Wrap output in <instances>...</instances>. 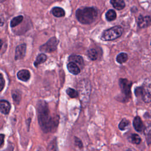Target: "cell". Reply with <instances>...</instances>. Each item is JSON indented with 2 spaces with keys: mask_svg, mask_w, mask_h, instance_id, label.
Segmentation results:
<instances>
[{
  "mask_svg": "<svg viewBox=\"0 0 151 151\" xmlns=\"http://www.w3.org/2000/svg\"><path fill=\"white\" fill-rule=\"evenodd\" d=\"M98 15L97 11L93 7H84L78 9L76 12L77 20L83 24L92 23Z\"/></svg>",
  "mask_w": 151,
  "mask_h": 151,
  "instance_id": "cell-2",
  "label": "cell"
},
{
  "mask_svg": "<svg viewBox=\"0 0 151 151\" xmlns=\"http://www.w3.org/2000/svg\"><path fill=\"white\" fill-rule=\"evenodd\" d=\"M26 48L27 45L25 44H21L16 47L15 54V59L16 60L22 59L25 57L26 53Z\"/></svg>",
  "mask_w": 151,
  "mask_h": 151,
  "instance_id": "cell-7",
  "label": "cell"
},
{
  "mask_svg": "<svg viewBox=\"0 0 151 151\" xmlns=\"http://www.w3.org/2000/svg\"><path fill=\"white\" fill-rule=\"evenodd\" d=\"M151 24V17L150 16L143 17L140 15L137 18V25L141 28H145L149 27Z\"/></svg>",
  "mask_w": 151,
  "mask_h": 151,
  "instance_id": "cell-8",
  "label": "cell"
},
{
  "mask_svg": "<svg viewBox=\"0 0 151 151\" xmlns=\"http://www.w3.org/2000/svg\"><path fill=\"white\" fill-rule=\"evenodd\" d=\"M74 140H75V144L79 148H82L83 147V143L81 141V140L80 139H78L77 137H74Z\"/></svg>",
  "mask_w": 151,
  "mask_h": 151,
  "instance_id": "cell-27",
  "label": "cell"
},
{
  "mask_svg": "<svg viewBox=\"0 0 151 151\" xmlns=\"http://www.w3.org/2000/svg\"><path fill=\"white\" fill-rule=\"evenodd\" d=\"M1 91H2L5 86V80L3 77V76H2V74H1Z\"/></svg>",
  "mask_w": 151,
  "mask_h": 151,
  "instance_id": "cell-28",
  "label": "cell"
},
{
  "mask_svg": "<svg viewBox=\"0 0 151 151\" xmlns=\"http://www.w3.org/2000/svg\"><path fill=\"white\" fill-rule=\"evenodd\" d=\"M150 44H151V43H150Z\"/></svg>",
  "mask_w": 151,
  "mask_h": 151,
  "instance_id": "cell-30",
  "label": "cell"
},
{
  "mask_svg": "<svg viewBox=\"0 0 151 151\" xmlns=\"http://www.w3.org/2000/svg\"><path fill=\"white\" fill-rule=\"evenodd\" d=\"M129 124V121L126 119H123L119 124V129L121 130H124Z\"/></svg>",
  "mask_w": 151,
  "mask_h": 151,
  "instance_id": "cell-22",
  "label": "cell"
},
{
  "mask_svg": "<svg viewBox=\"0 0 151 151\" xmlns=\"http://www.w3.org/2000/svg\"><path fill=\"white\" fill-rule=\"evenodd\" d=\"M58 42L59 41L56 37H51L45 44L40 46V50L42 52H51L55 51L57 50Z\"/></svg>",
  "mask_w": 151,
  "mask_h": 151,
  "instance_id": "cell-5",
  "label": "cell"
},
{
  "mask_svg": "<svg viewBox=\"0 0 151 151\" xmlns=\"http://www.w3.org/2000/svg\"><path fill=\"white\" fill-rule=\"evenodd\" d=\"M87 55L90 60L94 61L98 59L99 57V52L96 48H91L87 51Z\"/></svg>",
  "mask_w": 151,
  "mask_h": 151,
  "instance_id": "cell-14",
  "label": "cell"
},
{
  "mask_svg": "<svg viewBox=\"0 0 151 151\" xmlns=\"http://www.w3.org/2000/svg\"><path fill=\"white\" fill-rule=\"evenodd\" d=\"M69 61H72L77 64H78L79 65L81 66L82 67L84 66V61L83 58L81 56L78 55H71L68 58Z\"/></svg>",
  "mask_w": 151,
  "mask_h": 151,
  "instance_id": "cell-13",
  "label": "cell"
},
{
  "mask_svg": "<svg viewBox=\"0 0 151 151\" xmlns=\"http://www.w3.org/2000/svg\"><path fill=\"white\" fill-rule=\"evenodd\" d=\"M51 13L54 17H58V18L63 17L65 16V14L64 10L62 8L58 7V6L54 7L51 9Z\"/></svg>",
  "mask_w": 151,
  "mask_h": 151,
  "instance_id": "cell-15",
  "label": "cell"
},
{
  "mask_svg": "<svg viewBox=\"0 0 151 151\" xmlns=\"http://www.w3.org/2000/svg\"><path fill=\"white\" fill-rule=\"evenodd\" d=\"M67 94L68 95V96L71 98H77L78 96V92L72 88H68L66 90Z\"/></svg>",
  "mask_w": 151,
  "mask_h": 151,
  "instance_id": "cell-23",
  "label": "cell"
},
{
  "mask_svg": "<svg viewBox=\"0 0 151 151\" xmlns=\"http://www.w3.org/2000/svg\"><path fill=\"white\" fill-rule=\"evenodd\" d=\"M11 109L10 103L5 100H1L0 101V111L4 114H8Z\"/></svg>",
  "mask_w": 151,
  "mask_h": 151,
  "instance_id": "cell-11",
  "label": "cell"
},
{
  "mask_svg": "<svg viewBox=\"0 0 151 151\" xmlns=\"http://www.w3.org/2000/svg\"><path fill=\"white\" fill-rule=\"evenodd\" d=\"M119 84L124 99H129L131 96V87L132 82L126 78H120Z\"/></svg>",
  "mask_w": 151,
  "mask_h": 151,
  "instance_id": "cell-4",
  "label": "cell"
},
{
  "mask_svg": "<svg viewBox=\"0 0 151 151\" xmlns=\"http://www.w3.org/2000/svg\"><path fill=\"white\" fill-rule=\"evenodd\" d=\"M134 93L136 97H142L143 94V90L142 87H138L135 88Z\"/></svg>",
  "mask_w": 151,
  "mask_h": 151,
  "instance_id": "cell-26",
  "label": "cell"
},
{
  "mask_svg": "<svg viewBox=\"0 0 151 151\" xmlns=\"http://www.w3.org/2000/svg\"><path fill=\"white\" fill-rule=\"evenodd\" d=\"M133 125L134 129L138 132H142L144 129L143 122L139 116H136L134 118L133 122Z\"/></svg>",
  "mask_w": 151,
  "mask_h": 151,
  "instance_id": "cell-9",
  "label": "cell"
},
{
  "mask_svg": "<svg viewBox=\"0 0 151 151\" xmlns=\"http://www.w3.org/2000/svg\"><path fill=\"white\" fill-rule=\"evenodd\" d=\"M37 106L38 120L42 130L45 133L55 131L58 124V117H53L50 115L48 105L45 101L40 100Z\"/></svg>",
  "mask_w": 151,
  "mask_h": 151,
  "instance_id": "cell-1",
  "label": "cell"
},
{
  "mask_svg": "<svg viewBox=\"0 0 151 151\" xmlns=\"http://www.w3.org/2000/svg\"><path fill=\"white\" fill-rule=\"evenodd\" d=\"M130 140H131L132 143H133L134 144L139 145V143H140L142 139H141L140 137L137 134L134 133L130 136Z\"/></svg>",
  "mask_w": 151,
  "mask_h": 151,
  "instance_id": "cell-24",
  "label": "cell"
},
{
  "mask_svg": "<svg viewBox=\"0 0 151 151\" xmlns=\"http://www.w3.org/2000/svg\"><path fill=\"white\" fill-rule=\"evenodd\" d=\"M143 94L142 98L145 103L151 101V80L146 79L142 86Z\"/></svg>",
  "mask_w": 151,
  "mask_h": 151,
  "instance_id": "cell-6",
  "label": "cell"
},
{
  "mask_svg": "<svg viewBox=\"0 0 151 151\" xmlns=\"http://www.w3.org/2000/svg\"><path fill=\"white\" fill-rule=\"evenodd\" d=\"M23 19H24V17H23L22 15H19V16H17L16 17H14L11 21V22H10L11 27L13 28V27H15L17 26L18 25H19L22 21Z\"/></svg>",
  "mask_w": 151,
  "mask_h": 151,
  "instance_id": "cell-19",
  "label": "cell"
},
{
  "mask_svg": "<svg viewBox=\"0 0 151 151\" xmlns=\"http://www.w3.org/2000/svg\"><path fill=\"white\" fill-rule=\"evenodd\" d=\"M67 67L69 72L74 75H77L80 73V68L79 66L74 62L70 61L67 64Z\"/></svg>",
  "mask_w": 151,
  "mask_h": 151,
  "instance_id": "cell-12",
  "label": "cell"
},
{
  "mask_svg": "<svg viewBox=\"0 0 151 151\" xmlns=\"http://www.w3.org/2000/svg\"><path fill=\"white\" fill-rule=\"evenodd\" d=\"M145 134H146V140L147 141L148 144H150L151 143V128L149 127L147 128H146V129L145 131Z\"/></svg>",
  "mask_w": 151,
  "mask_h": 151,
  "instance_id": "cell-25",
  "label": "cell"
},
{
  "mask_svg": "<svg viewBox=\"0 0 151 151\" xmlns=\"http://www.w3.org/2000/svg\"><path fill=\"white\" fill-rule=\"evenodd\" d=\"M116 13L113 9H109L106 13V18L108 21H111L116 18Z\"/></svg>",
  "mask_w": 151,
  "mask_h": 151,
  "instance_id": "cell-21",
  "label": "cell"
},
{
  "mask_svg": "<svg viewBox=\"0 0 151 151\" xmlns=\"http://www.w3.org/2000/svg\"><path fill=\"white\" fill-rule=\"evenodd\" d=\"M12 97L14 102L16 104H18L21 99V92L18 89L13 90L12 91Z\"/></svg>",
  "mask_w": 151,
  "mask_h": 151,
  "instance_id": "cell-17",
  "label": "cell"
},
{
  "mask_svg": "<svg viewBox=\"0 0 151 151\" xmlns=\"http://www.w3.org/2000/svg\"><path fill=\"white\" fill-rule=\"evenodd\" d=\"M47 59V57L45 54H43V53H41V54H40L36 58V60L35 61H34V65L35 67H38L40 64L44 63Z\"/></svg>",
  "mask_w": 151,
  "mask_h": 151,
  "instance_id": "cell-18",
  "label": "cell"
},
{
  "mask_svg": "<svg viewBox=\"0 0 151 151\" xmlns=\"http://www.w3.org/2000/svg\"><path fill=\"white\" fill-rule=\"evenodd\" d=\"M122 27L117 25L104 30L101 35V40L103 41H113L119 38L123 34Z\"/></svg>",
  "mask_w": 151,
  "mask_h": 151,
  "instance_id": "cell-3",
  "label": "cell"
},
{
  "mask_svg": "<svg viewBox=\"0 0 151 151\" xmlns=\"http://www.w3.org/2000/svg\"><path fill=\"white\" fill-rule=\"evenodd\" d=\"M110 3L117 10L123 9L125 7V3L123 0H110Z\"/></svg>",
  "mask_w": 151,
  "mask_h": 151,
  "instance_id": "cell-16",
  "label": "cell"
},
{
  "mask_svg": "<svg viewBox=\"0 0 151 151\" xmlns=\"http://www.w3.org/2000/svg\"><path fill=\"white\" fill-rule=\"evenodd\" d=\"M30 72L28 70H21L17 73V77L22 81H27L30 78Z\"/></svg>",
  "mask_w": 151,
  "mask_h": 151,
  "instance_id": "cell-10",
  "label": "cell"
},
{
  "mask_svg": "<svg viewBox=\"0 0 151 151\" xmlns=\"http://www.w3.org/2000/svg\"><path fill=\"white\" fill-rule=\"evenodd\" d=\"M4 137H5L4 134H1V135H0V138H1V145H0V146H1V147H2V145H3V144H4Z\"/></svg>",
  "mask_w": 151,
  "mask_h": 151,
  "instance_id": "cell-29",
  "label": "cell"
},
{
  "mask_svg": "<svg viewBox=\"0 0 151 151\" xmlns=\"http://www.w3.org/2000/svg\"><path fill=\"white\" fill-rule=\"evenodd\" d=\"M128 60V55L125 52H121L116 57V61L119 64H123Z\"/></svg>",
  "mask_w": 151,
  "mask_h": 151,
  "instance_id": "cell-20",
  "label": "cell"
}]
</instances>
